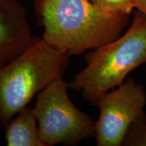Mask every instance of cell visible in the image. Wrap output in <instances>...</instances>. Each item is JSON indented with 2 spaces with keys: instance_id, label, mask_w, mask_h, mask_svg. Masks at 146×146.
<instances>
[{
  "instance_id": "cell-1",
  "label": "cell",
  "mask_w": 146,
  "mask_h": 146,
  "mask_svg": "<svg viewBox=\"0 0 146 146\" xmlns=\"http://www.w3.org/2000/svg\"><path fill=\"white\" fill-rule=\"evenodd\" d=\"M42 39L69 56L103 46L123 34L130 15L100 10L89 0H35Z\"/></svg>"
},
{
  "instance_id": "cell-2",
  "label": "cell",
  "mask_w": 146,
  "mask_h": 146,
  "mask_svg": "<svg viewBox=\"0 0 146 146\" xmlns=\"http://www.w3.org/2000/svg\"><path fill=\"white\" fill-rule=\"evenodd\" d=\"M85 61L86 66L69 82V87L96 106L104 94L121 85L129 73L146 63V16L136 10L127 31L89 51Z\"/></svg>"
},
{
  "instance_id": "cell-3",
  "label": "cell",
  "mask_w": 146,
  "mask_h": 146,
  "mask_svg": "<svg viewBox=\"0 0 146 146\" xmlns=\"http://www.w3.org/2000/svg\"><path fill=\"white\" fill-rule=\"evenodd\" d=\"M70 57L34 36L26 50L0 67L1 129L49 84L63 77Z\"/></svg>"
},
{
  "instance_id": "cell-4",
  "label": "cell",
  "mask_w": 146,
  "mask_h": 146,
  "mask_svg": "<svg viewBox=\"0 0 146 146\" xmlns=\"http://www.w3.org/2000/svg\"><path fill=\"white\" fill-rule=\"evenodd\" d=\"M69 89L68 83L62 77L38 94L33 108L45 146L76 145L96 136V121L72 103Z\"/></svg>"
},
{
  "instance_id": "cell-5",
  "label": "cell",
  "mask_w": 146,
  "mask_h": 146,
  "mask_svg": "<svg viewBox=\"0 0 146 146\" xmlns=\"http://www.w3.org/2000/svg\"><path fill=\"white\" fill-rule=\"evenodd\" d=\"M145 89L132 78L104 94L96 104L100 110L96 121V145L121 146L129 126L145 113Z\"/></svg>"
},
{
  "instance_id": "cell-6",
  "label": "cell",
  "mask_w": 146,
  "mask_h": 146,
  "mask_svg": "<svg viewBox=\"0 0 146 146\" xmlns=\"http://www.w3.org/2000/svg\"><path fill=\"white\" fill-rule=\"evenodd\" d=\"M33 38L23 3L18 0H0V67L23 52Z\"/></svg>"
},
{
  "instance_id": "cell-7",
  "label": "cell",
  "mask_w": 146,
  "mask_h": 146,
  "mask_svg": "<svg viewBox=\"0 0 146 146\" xmlns=\"http://www.w3.org/2000/svg\"><path fill=\"white\" fill-rule=\"evenodd\" d=\"M5 139L8 146H45L33 108L28 106L14 116L5 127Z\"/></svg>"
},
{
  "instance_id": "cell-8",
  "label": "cell",
  "mask_w": 146,
  "mask_h": 146,
  "mask_svg": "<svg viewBox=\"0 0 146 146\" xmlns=\"http://www.w3.org/2000/svg\"><path fill=\"white\" fill-rule=\"evenodd\" d=\"M122 145L146 146V114L135 120L128 128Z\"/></svg>"
},
{
  "instance_id": "cell-9",
  "label": "cell",
  "mask_w": 146,
  "mask_h": 146,
  "mask_svg": "<svg viewBox=\"0 0 146 146\" xmlns=\"http://www.w3.org/2000/svg\"><path fill=\"white\" fill-rule=\"evenodd\" d=\"M100 10L113 13L130 15L135 9V0H89Z\"/></svg>"
},
{
  "instance_id": "cell-10",
  "label": "cell",
  "mask_w": 146,
  "mask_h": 146,
  "mask_svg": "<svg viewBox=\"0 0 146 146\" xmlns=\"http://www.w3.org/2000/svg\"><path fill=\"white\" fill-rule=\"evenodd\" d=\"M135 8L146 16V0H135Z\"/></svg>"
}]
</instances>
